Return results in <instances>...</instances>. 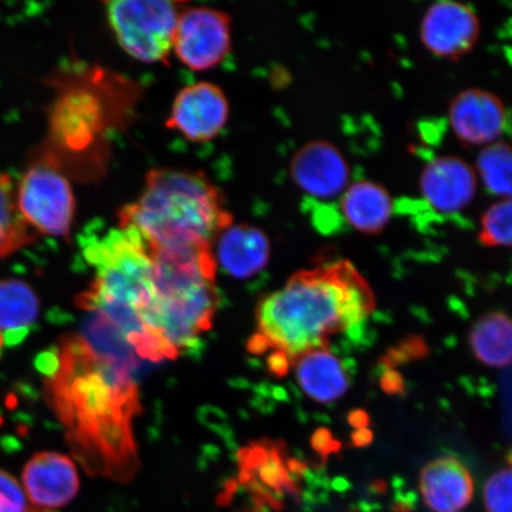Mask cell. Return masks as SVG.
<instances>
[{
    "label": "cell",
    "instance_id": "obj_1",
    "mask_svg": "<svg viewBox=\"0 0 512 512\" xmlns=\"http://www.w3.org/2000/svg\"><path fill=\"white\" fill-rule=\"evenodd\" d=\"M139 357L99 313L37 358L49 406L88 475L128 483L140 462L134 419Z\"/></svg>",
    "mask_w": 512,
    "mask_h": 512
},
{
    "label": "cell",
    "instance_id": "obj_2",
    "mask_svg": "<svg viewBox=\"0 0 512 512\" xmlns=\"http://www.w3.org/2000/svg\"><path fill=\"white\" fill-rule=\"evenodd\" d=\"M374 304L367 281L347 260L300 271L261 300L248 351L267 355L268 370L284 377L298 356L363 323Z\"/></svg>",
    "mask_w": 512,
    "mask_h": 512
},
{
    "label": "cell",
    "instance_id": "obj_3",
    "mask_svg": "<svg viewBox=\"0 0 512 512\" xmlns=\"http://www.w3.org/2000/svg\"><path fill=\"white\" fill-rule=\"evenodd\" d=\"M88 264L95 268L91 287L76 299L86 312L106 318L124 337L140 361L178 358L152 328L156 287L149 247L136 229L119 226L83 245Z\"/></svg>",
    "mask_w": 512,
    "mask_h": 512
},
{
    "label": "cell",
    "instance_id": "obj_4",
    "mask_svg": "<svg viewBox=\"0 0 512 512\" xmlns=\"http://www.w3.org/2000/svg\"><path fill=\"white\" fill-rule=\"evenodd\" d=\"M232 224L220 190L197 171L151 170L143 194L119 211V226L136 229L150 249L213 247Z\"/></svg>",
    "mask_w": 512,
    "mask_h": 512
},
{
    "label": "cell",
    "instance_id": "obj_5",
    "mask_svg": "<svg viewBox=\"0 0 512 512\" xmlns=\"http://www.w3.org/2000/svg\"><path fill=\"white\" fill-rule=\"evenodd\" d=\"M156 287L152 328L178 355L213 324L219 292L213 248L150 249Z\"/></svg>",
    "mask_w": 512,
    "mask_h": 512
},
{
    "label": "cell",
    "instance_id": "obj_6",
    "mask_svg": "<svg viewBox=\"0 0 512 512\" xmlns=\"http://www.w3.org/2000/svg\"><path fill=\"white\" fill-rule=\"evenodd\" d=\"M81 76L62 82V91L50 112V144L44 151L61 168L64 160L104 157L106 133L117 121L108 106L114 104L108 89L117 76L95 68Z\"/></svg>",
    "mask_w": 512,
    "mask_h": 512
},
{
    "label": "cell",
    "instance_id": "obj_7",
    "mask_svg": "<svg viewBox=\"0 0 512 512\" xmlns=\"http://www.w3.org/2000/svg\"><path fill=\"white\" fill-rule=\"evenodd\" d=\"M182 3L118 0L106 3L108 23L128 55L140 62H168Z\"/></svg>",
    "mask_w": 512,
    "mask_h": 512
},
{
    "label": "cell",
    "instance_id": "obj_8",
    "mask_svg": "<svg viewBox=\"0 0 512 512\" xmlns=\"http://www.w3.org/2000/svg\"><path fill=\"white\" fill-rule=\"evenodd\" d=\"M56 160L43 151L29 165L16 190L17 206L32 230L64 238L72 230L75 198Z\"/></svg>",
    "mask_w": 512,
    "mask_h": 512
},
{
    "label": "cell",
    "instance_id": "obj_9",
    "mask_svg": "<svg viewBox=\"0 0 512 512\" xmlns=\"http://www.w3.org/2000/svg\"><path fill=\"white\" fill-rule=\"evenodd\" d=\"M239 480L261 508L279 510L285 499L299 494L297 477L303 464L287 457L285 448L262 441L239 454Z\"/></svg>",
    "mask_w": 512,
    "mask_h": 512
},
{
    "label": "cell",
    "instance_id": "obj_10",
    "mask_svg": "<svg viewBox=\"0 0 512 512\" xmlns=\"http://www.w3.org/2000/svg\"><path fill=\"white\" fill-rule=\"evenodd\" d=\"M232 48V21L226 12L188 8L179 14L174 36L178 60L195 72L209 70L226 59Z\"/></svg>",
    "mask_w": 512,
    "mask_h": 512
},
{
    "label": "cell",
    "instance_id": "obj_11",
    "mask_svg": "<svg viewBox=\"0 0 512 512\" xmlns=\"http://www.w3.org/2000/svg\"><path fill=\"white\" fill-rule=\"evenodd\" d=\"M228 118V100L222 89L197 82L178 93L166 126L192 143H208L219 136Z\"/></svg>",
    "mask_w": 512,
    "mask_h": 512
},
{
    "label": "cell",
    "instance_id": "obj_12",
    "mask_svg": "<svg viewBox=\"0 0 512 512\" xmlns=\"http://www.w3.org/2000/svg\"><path fill=\"white\" fill-rule=\"evenodd\" d=\"M480 35V23L469 5L439 0L422 18L420 37L432 54L456 61L469 54Z\"/></svg>",
    "mask_w": 512,
    "mask_h": 512
},
{
    "label": "cell",
    "instance_id": "obj_13",
    "mask_svg": "<svg viewBox=\"0 0 512 512\" xmlns=\"http://www.w3.org/2000/svg\"><path fill=\"white\" fill-rule=\"evenodd\" d=\"M291 176L300 190L317 200L343 194L350 181V166L334 144L317 140L294 155Z\"/></svg>",
    "mask_w": 512,
    "mask_h": 512
},
{
    "label": "cell",
    "instance_id": "obj_14",
    "mask_svg": "<svg viewBox=\"0 0 512 512\" xmlns=\"http://www.w3.org/2000/svg\"><path fill=\"white\" fill-rule=\"evenodd\" d=\"M448 118L454 134L463 144L490 145L501 137L507 112L496 94L470 88L452 100Z\"/></svg>",
    "mask_w": 512,
    "mask_h": 512
},
{
    "label": "cell",
    "instance_id": "obj_15",
    "mask_svg": "<svg viewBox=\"0 0 512 512\" xmlns=\"http://www.w3.org/2000/svg\"><path fill=\"white\" fill-rule=\"evenodd\" d=\"M23 483L31 505L44 511L72 502L80 486L75 464L56 452L32 457L23 471Z\"/></svg>",
    "mask_w": 512,
    "mask_h": 512
},
{
    "label": "cell",
    "instance_id": "obj_16",
    "mask_svg": "<svg viewBox=\"0 0 512 512\" xmlns=\"http://www.w3.org/2000/svg\"><path fill=\"white\" fill-rule=\"evenodd\" d=\"M420 190L435 210L444 214L457 213L475 198V170L462 158L439 157L422 171Z\"/></svg>",
    "mask_w": 512,
    "mask_h": 512
},
{
    "label": "cell",
    "instance_id": "obj_17",
    "mask_svg": "<svg viewBox=\"0 0 512 512\" xmlns=\"http://www.w3.org/2000/svg\"><path fill=\"white\" fill-rule=\"evenodd\" d=\"M214 243L216 264L234 278H252L270 261V240L251 224H232L217 236Z\"/></svg>",
    "mask_w": 512,
    "mask_h": 512
},
{
    "label": "cell",
    "instance_id": "obj_18",
    "mask_svg": "<svg viewBox=\"0 0 512 512\" xmlns=\"http://www.w3.org/2000/svg\"><path fill=\"white\" fill-rule=\"evenodd\" d=\"M420 491L434 512H459L473 497V479L467 467L454 457L428 463L420 473Z\"/></svg>",
    "mask_w": 512,
    "mask_h": 512
},
{
    "label": "cell",
    "instance_id": "obj_19",
    "mask_svg": "<svg viewBox=\"0 0 512 512\" xmlns=\"http://www.w3.org/2000/svg\"><path fill=\"white\" fill-rule=\"evenodd\" d=\"M299 386L310 399L320 403L337 401L348 392L350 376L328 347L313 349L293 361Z\"/></svg>",
    "mask_w": 512,
    "mask_h": 512
},
{
    "label": "cell",
    "instance_id": "obj_20",
    "mask_svg": "<svg viewBox=\"0 0 512 512\" xmlns=\"http://www.w3.org/2000/svg\"><path fill=\"white\" fill-rule=\"evenodd\" d=\"M341 209L352 228L363 234H380L393 213L392 197L375 182L360 181L344 191Z\"/></svg>",
    "mask_w": 512,
    "mask_h": 512
},
{
    "label": "cell",
    "instance_id": "obj_21",
    "mask_svg": "<svg viewBox=\"0 0 512 512\" xmlns=\"http://www.w3.org/2000/svg\"><path fill=\"white\" fill-rule=\"evenodd\" d=\"M38 299L32 288L18 279L0 280V338L17 345L28 337L38 317Z\"/></svg>",
    "mask_w": 512,
    "mask_h": 512
},
{
    "label": "cell",
    "instance_id": "obj_22",
    "mask_svg": "<svg viewBox=\"0 0 512 512\" xmlns=\"http://www.w3.org/2000/svg\"><path fill=\"white\" fill-rule=\"evenodd\" d=\"M470 345L478 361L503 368L512 363V318L507 313L492 312L473 325Z\"/></svg>",
    "mask_w": 512,
    "mask_h": 512
},
{
    "label": "cell",
    "instance_id": "obj_23",
    "mask_svg": "<svg viewBox=\"0 0 512 512\" xmlns=\"http://www.w3.org/2000/svg\"><path fill=\"white\" fill-rule=\"evenodd\" d=\"M36 236L19 213L11 177L0 171V259L30 245Z\"/></svg>",
    "mask_w": 512,
    "mask_h": 512
},
{
    "label": "cell",
    "instance_id": "obj_24",
    "mask_svg": "<svg viewBox=\"0 0 512 512\" xmlns=\"http://www.w3.org/2000/svg\"><path fill=\"white\" fill-rule=\"evenodd\" d=\"M477 169L492 194L512 198V146L497 142L486 145L477 158Z\"/></svg>",
    "mask_w": 512,
    "mask_h": 512
},
{
    "label": "cell",
    "instance_id": "obj_25",
    "mask_svg": "<svg viewBox=\"0 0 512 512\" xmlns=\"http://www.w3.org/2000/svg\"><path fill=\"white\" fill-rule=\"evenodd\" d=\"M478 239L488 247H512V198H505L485 211Z\"/></svg>",
    "mask_w": 512,
    "mask_h": 512
},
{
    "label": "cell",
    "instance_id": "obj_26",
    "mask_svg": "<svg viewBox=\"0 0 512 512\" xmlns=\"http://www.w3.org/2000/svg\"><path fill=\"white\" fill-rule=\"evenodd\" d=\"M484 503L488 512H512V467L489 478L484 488Z\"/></svg>",
    "mask_w": 512,
    "mask_h": 512
},
{
    "label": "cell",
    "instance_id": "obj_27",
    "mask_svg": "<svg viewBox=\"0 0 512 512\" xmlns=\"http://www.w3.org/2000/svg\"><path fill=\"white\" fill-rule=\"evenodd\" d=\"M0 512H47L28 502L16 478L0 470Z\"/></svg>",
    "mask_w": 512,
    "mask_h": 512
},
{
    "label": "cell",
    "instance_id": "obj_28",
    "mask_svg": "<svg viewBox=\"0 0 512 512\" xmlns=\"http://www.w3.org/2000/svg\"><path fill=\"white\" fill-rule=\"evenodd\" d=\"M427 354L426 343L419 337L409 338L407 342H402L398 347L390 350L383 357L382 363L387 369H395L403 362L418 360Z\"/></svg>",
    "mask_w": 512,
    "mask_h": 512
},
{
    "label": "cell",
    "instance_id": "obj_29",
    "mask_svg": "<svg viewBox=\"0 0 512 512\" xmlns=\"http://www.w3.org/2000/svg\"><path fill=\"white\" fill-rule=\"evenodd\" d=\"M313 447L324 457L341 450V445L326 430H320L316 433L315 438H313Z\"/></svg>",
    "mask_w": 512,
    "mask_h": 512
},
{
    "label": "cell",
    "instance_id": "obj_30",
    "mask_svg": "<svg viewBox=\"0 0 512 512\" xmlns=\"http://www.w3.org/2000/svg\"><path fill=\"white\" fill-rule=\"evenodd\" d=\"M381 388L390 395H398L405 390L402 376L395 369H386L381 376Z\"/></svg>",
    "mask_w": 512,
    "mask_h": 512
},
{
    "label": "cell",
    "instance_id": "obj_31",
    "mask_svg": "<svg viewBox=\"0 0 512 512\" xmlns=\"http://www.w3.org/2000/svg\"><path fill=\"white\" fill-rule=\"evenodd\" d=\"M349 422L356 430H363V428H368L370 419L369 415L362 409H356V411L350 413Z\"/></svg>",
    "mask_w": 512,
    "mask_h": 512
},
{
    "label": "cell",
    "instance_id": "obj_32",
    "mask_svg": "<svg viewBox=\"0 0 512 512\" xmlns=\"http://www.w3.org/2000/svg\"><path fill=\"white\" fill-rule=\"evenodd\" d=\"M373 440V433L369 428H363V430H357L352 434V443L358 447L368 446Z\"/></svg>",
    "mask_w": 512,
    "mask_h": 512
}]
</instances>
